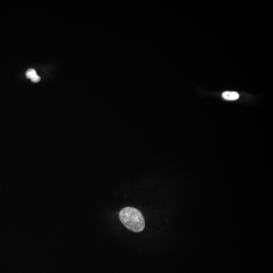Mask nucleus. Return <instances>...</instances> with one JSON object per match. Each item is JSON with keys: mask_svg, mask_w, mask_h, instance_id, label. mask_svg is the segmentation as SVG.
Wrapping results in <instances>:
<instances>
[{"mask_svg": "<svg viewBox=\"0 0 273 273\" xmlns=\"http://www.w3.org/2000/svg\"><path fill=\"white\" fill-rule=\"evenodd\" d=\"M119 220L129 230L141 232L145 227V220L140 210L132 207H126L120 210Z\"/></svg>", "mask_w": 273, "mask_h": 273, "instance_id": "obj_1", "label": "nucleus"}, {"mask_svg": "<svg viewBox=\"0 0 273 273\" xmlns=\"http://www.w3.org/2000/svg\"><path fill=\"white\" fill-rule=\"evenodd\" d=\"M222 97L229 101L236 100L239 98V95L237 92L226 91L222 93Z\"/></svg>", "mask_w": 273, "mask_h": 273, "instance_id": "obj_2", "label": "nucleus"}, {"mask_svg": "<svg viewBox=\"0 0 273 273\" xmlns=\"http://www.w3.org/2000/svg\"><path fill=\"white\" fill-rule=\"evenodd\" d=\"M37 75L38 74H37L36 71L33 69H29L26 72V76L29 79L33 78Z\"/></svg>", "mask_w": 273, "mask_h": 273, "instance_id": "obj_3", "label": "nucleus"}, {"mask_svg": "<svg viewBox=\"0 0 273 273\" xmlns=\"http://www.w3.org/2000/svg\"><path fill=\"white\" fill-rule=\"evenodd\" d=\"M40 80H41V78H40V77L38 75H37V76H35L34 78L31 79L32 82H35V83H38V82H39V81H40Z\"/></svg>", "mask_w": 273, "mask_h": 273, "instance_id": "obj_4", "label": "nucleus"}]
</instances>
